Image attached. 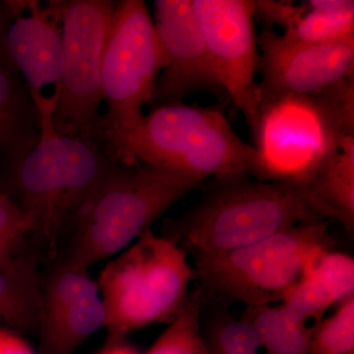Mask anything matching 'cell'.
I'll return each mask as SVG.
<instances>
[{
  "mask_svg": "<svg viewBox=\"0 0 354 354\" xmlns=\"http://www.w3.org/2000/svg\"><path fill=\"white\" fill-rule=\"evenodd\" d=\"M256 180L306 190L354 136V76L314 95L259 97L255 122Z\"/></svg>",
  "mask_w": 354,
  "mask_h": 354,
  "instance_id": "cell-1",
  "label": "cell"
},
{
  "mask_svg": "<svg viewBox=\"0 0 354 354\" xmlns=\"http://www.w3.org/2000/svg\"><path fill=\"white\" fill-rule=\"evenodd\" d=\"M41 134L29 152L8 160L0 193L12 198L34 223L48 252L62 230L118 162L95 140L60 134L55 108L37 104Z\"/></svg>",
  "mask_w": 354,
  "mask_h": 354,
  "instance_id": "cell-2",
  "label": "cell"
},
{
  "mask_svg": "<svg viewBox=\"0 0 354 354\" xmlns=\"http://www.w3.org/2000/svg\"><path fill=\"white\" fill-rule=\"evenodd\" d=\"M317 221L329 218L306 190L239 174L215 179L187 213L165 221L162 235L191 253H225Z\"/></svg>",
  "mask_w": 354,
  "mask_h": 354,
  "instance_id": "cell-3",
  "label": "cell"
},
{
  "mask_svg": "<svg viewBox=\"0 0 354 354\" xmlns=\"http://www.w3.org/2000/svg\"><path fill=\"white\" fill-rule=\"evenodd\" d=\"M118 162L144 165L203 181L252 176L256 150L216 109L165 104L151 109L127 136L102 146Z\"/></svg>",
  "mask_w": 354,
  "mask_h": 354,
  "instance_id": "cell-4",
  "label": "cell"
},
{
  "mask_svg": "<svg viewBox=\"0 0 354 354\" xmlns=\"http://www.w3.org/2000/svg\"><path fill=\"white\" fill-rule=\"evenodd\" d=\"M201 183L178 172L116 162L70 221L75 232L65 264L88 270L121 252Z\"/></svg>",
  "mask_w": 354,
  "mask_h": 354,
  "instance_id": "cell-5",
  "label": "cell"
},
{
  "mask_svg": "<svg viewBox=\"0 0 354 354\" xmlns=\"http://www.w3.org/2000/svg\"><path fill=\"white\" fill-rule=\"evenodd\" d=\"M196 279L183 247L149 230L100 274L109 342L153 324L171 323L185 308Z\"/></svg>",
  "mask_w": 354,
  "mask_h": 354,
  "instance_id": "cell-6",
  "label": "cell"
},
{
  "mask_svg": "<svg viewBox=\"0 0 354 354\" xmlns=\"http://www.w3.org/2000/svg\"><path fill=\"white\" fill-rule=\"evenodd\" d=\"M167 65V50L145 1H115L102 65L106 109L91 139L104 146L135 131Z\"/></svg>",
  "mask_w": 354,
  "mask_h": 354,
  "instance_id": "cell-7",
  "label": "cell"
},
{
  "mask_svg": "<svg viewBox=\"0 0 354 354\" xmlns=\"http://www.w3.org/2000/svg\"><path fill=\"white\" fill-rule=\"evenodd\" d=\"M325 246H335L329 221H311L230 252L192 253L193 269L207 297L271 305L299 279L310 254Z\"/></svg>",
  "mask_w": 354,
  "mask_h": 354,
  "instance_id": "cell-8",
  "label": "cell"
},
{
  "mask_svg": "<svg viewBox=\"0 0 354 354\" xmlns=\"http://www.w3.org/2000/svg\"><path fill=\"white\" fill-rule=\"evenodd\" d=\"M62 57L53 113L58 132L92 138L104 104L102 65L114 12L111 0H58Z\"/></svg>",
  "mask_w": 354,
  "mask_h": 354,
  "instance_id": "cell-9",
  "label": "cell"
},
{
  "mask_svg": "<svg viewBox=\"0 0 354 354\" xmlns=\"http://www.w3.org/2000/svg\"><path fill=\"white\" fill-rule=\"evenodd\" d=\"M221 88L252 128L259 104L260 50L254 0H191Z\"/></svg>",
  "mask_w": 354,
  "mask_h": 354,
  "instance_id": "cell-10",
  "label": "cell"
},
{
  "mask_svg": "<svg viewBox=\"0 0 354 354\" xmlns=\"http://www.w3.org/2000/svg\"><path fill=\"white\" fill-rule=\"evenodd\" d=\"M0 46L35 102L55 108L62 57L58 0L0 2Z\"/></svg>",
  "mask_w": 354,
  "mask_h": 354,
  "instance_id": "cell-11",
  "label": "cell"
},
{
  "mask_svg": "<svg viewBox=\"0 0 354 354\" xmlns=\"http://www.w3.org/2000/svg\"><path fill=\"white\" fill-rule=\"evenodd\" d=\"M260 97L314 95L354 76V38L334 43H298L264 30L258 36Z\"/></svg>",
  "mask_w": 354,
  "mask_h": 354,
  "instance_id": "cell-12",
  "label": "cell"
},
{
  "mask_svg": "<svg viewBox=\"0 0 354 354\" xmlns=\"http://www.w3.org/2000/svg\"><path fill=\"white\" fill-rule=\"evenodd\" d=\"M155 22L167 65L158 77L149 106L183 102L196 93L227 97L221 88L191 0H157Z\"/></svg>",
  "mask_w": 354,
  "mask_h": 354,
  "instance_id": "cell-13",
  "label": "cell"
},
{
  "mask_svg": "<svg viewBox=\"0 0 354 354\" xmlns=\"http://www.w3.org/2000/svg\"><path fill=\"white\" fill-rule=\"evenodd\" d=\"M106 325L97 281L88 270L64 264L44 285L37 354H73Z\"/></svg>",
  "mask_w": 354,
  "mask_h": 354,
  "instance_id": "cell-14",
  "label": "cell"
},
{
  "mask_svg": "<svg viewBox=\"0 0 354 354\" xmlns=\"http://www.w3.org/2000/svg\"><path fill=\"white\" fill-rule=\"evenodd\" d=\"M39 134L36 102L0 46V151L8 160L19 158L34 148Z\"/></svg>",
  "mask_w": 354,
  "mask_h": 354,
  "instance_id": "cell-15",
  "label": "cell"
},
{
  "mask_svg": "<svg viewBox=\"0 0 354 354\" xmlns=\"http://www.w3.org/2000/svg\"><path fill=\"white\" fill-rule=\"evenodd\" d=\"M43 308L44 283L36 258L22 249L0 267V324L19 334L39 332Z\"/></svg>",
  "mask_w": 354,
  "mask_h": 354,
  "instance_id": "cell-16",
  "label": "cell"
},
{
  "mask_svg": "<svg viewBox=\"0 0 354 354\" xmlns=\"http://www.w3.org/2000/svg\"><path fill=\"white\" fill-rule=\"evenodd\" d=\"M329 220L339 221L348 232L354 227V136L321 169L306 189Z\"/></svg>",
  "mask_w": 354,
  "mask_h": 354,
  "instance_id": "cell-17",
  "label": "cell"
},
{
  "mask_svg": "<svg viewBox=\"0 0 354 354\" xmlns=\"http://www.w3.org/2000/svg\"><path fill=\"white\" fill-rule=\"evenodd\" d=\"M241 318L257 334L262 354H310L313 326L286 305L246 307Z\"/></svg>",
  "mask_w": 354,
  "mask_h": 354,
  "instance_id": "cell-18",
  "label": "cell"
},
{
  "mask_svg": "<svg viewBox=\"0 0 354 354\" xmlns=\"http://www.w3.org/2000/svg\"><path fill=\"white\" fill-rule=\"evenodd\" d=\"M283 36L298 43L321 44L354 38L353 0H309Z\"/></svg>",
  "mask_w": 354,
  "mask_h": 354,
  "instance_id": "cell-19",
  "label": "cell"
},
{
  "mask_svg": "<svg viewBox=\"0 0 354 354\" xmlns=\"http://www.w3.org/2000/svg\"><path fill=\"white\" fill-rule=\"evenodd\" d=\"M200 324L209 354H262L250 324L235 318L227 310H215L205 317L201 313Z\"/></svg>",
  "mask_w": 354,
  "mask_h": 354,
  "instance_id": "cell-20",
  "label": "cell"
},
{
  "mask_svg": "<svg viewBox=\"0 0 354 354\" xmlns=\"http://www.w3.org/2000/svg\"><path fill=\"white\" fill-rule=\"evenodd\" d=\"M202 292L189 297L185 308L169 324L146 354H209L201 332Z\"/></svg>",
  "mask_w": 354,
  "mask_h": 354,
  "instance_id": "cell-21",
  "label": "cell"
},
{
  "mask_svg": "<svg viewBox=\"0 0 354 354\" xmlns=\"http://www.w3.org/2000/svg\"><path fill=\"white\" fill-rule=\"evenodd\" d=\"M315 279L335 298L337 304L354 295V259L346 253L325 246L310 254L301 276Z\"/></svg>",
  "mask_w": 354,
  "mask_h": 354,
  "instance_id": "cell-22",
  "label": "cell"
},
{
  "mask_svg": "<svg viewBox=\"0 0 354 354\" xmlns=\"http://www.w3.org/2000/svg\"><path fill=\"white\" fill-rule=\"evenodd\" d=\"M354 353V295L332 316L314 324L310 354Z\"/></svg>",
  "mask_w": 354,
  "mask_h": 354,
  "instance_id": "cell-23",
  "label": "cell"
},
{
  "mask_svg": "<svg viewBox=\"0 0 354 354\" xmlns=\"http://www.w3.org/2000/svg\"><path fill=\"white\" fill-rule=\"evenodd\" d=\"M281 304L292 310L308 322L322 320L324 314L333 305L335 298L315 279L300 277L290 290L286 291Z\"/></svg>",
  "mask_w": 354,
  "mask_h": 354,
  "instance_id": "cell-24",
  "label": "cell"
},
{
  "mask_svg": "<svg viewBox=\"0 0 354 354\" xmlns=\"http://www.w3.org/2000/svg\"><path fill=\"white\" fill-rule=\"evenodd\" d=\"M34 234V223L12 198L0 193V239L23 248L28 235Z\"/></svg>",
  "mask_w": 354,
  "mask_h": 354,
  "instance_id": "cell-25",
  "label": "cell"
},
{
  "mask_svg": "<svg viewBox=\"0 0 354 354\" xmlns=\"http://www.w3.org/2000/svg\"><path fill=\"white\" fill-rule=\"evenodd\" d=\"M300 9L301 3L292 1H255L256 18L264 23L266 30H272L274 25H278L285 31L297 17Z\"/></svg>",
  "mask_w": 354,
  "mask_h": 354,
  "instance_id": "cell-26",
  "label": "cell"
},
{
  "mask_svg": "<svg viewBox=\"0 0 354 354\" xmlns=\"http://www.w3.org/2000/svg\"><path fill=\"white\" fill-rule=\"evenodd\" d=\"M0 354H37L24 337L7 328H0Z\"/></svg>",
  "mask_w": 354,
  "mask_h": 354,
  "instance_id": "cell-27",
  "label": "cell"
},
{
  "mask_svg": "<svg viewBox=\"0 0 354 354\" xmlns=\"http://www.w3.org/2000/svg\"><path fill=\"white\" fill-rule=\"evenodd\" d=\"M99 354H140L136 348L130 344H125L124 341L109 342L106 348Z\"/></svg>",
  "mask_w": 354,
  "mask_h": 354,
  "instance_id": "cell-28",
  "label": "cell"
},
{
  "mask_svg": "<svg viewBox=\"0 0 354 354\" xmlns=\"http://www.w3.org/2000/svg\"><path fill=\"white\" fill-rule=\"evenodd\" d=\"M22 249L11 245L8 242L2 241L0 239V267L10 262Z\"/></svg>",
  "mask_w": 354,
  "mask_h": 354,
  "instance_id": "cell-29",
  "label": "cell"
},
{
  "mask_svg": "<svg viewBox=\"0 0 354 354\" xmlns=\"http://www.w3.org/2000/svg\"><path fill=\"white\" fill-rule=\"evenodd\" d=\"M351 354H354V353H351Z\"/></svg>",
  "mask_w": 354,
  "mask_h": 354,
  "instance_id": "cell-30",
  "label": "cell"
}]
</instances>
